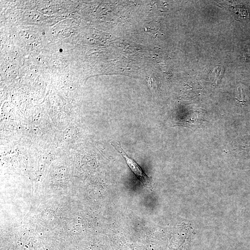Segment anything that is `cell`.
Segmentation results:
<instances>
[{"label": "cell", "mask_w": 250, "mask_h": 250, "mask_svg": "<svg viewBox=\"0 0 250 250\" xmlns=\"http://www.w3.org/2000/svg\"><path fill=\"white\" fill-rule=\"evenodd\" d=\"M111 145L114 148L117 150L118 151L122 156L123 157L126 161L127 164L129 167L131 169V171L135 175L136 178L138 179L139 181L141 182L145 187L147 189H151L153 186V182L151 178L148 177L146 174L144 172L139 164L127 155V153L124 151L122 147L121 143L119 142H113L111 143Z\"/></svg>", "instance_id": "obj_1"}, {"label": "cell", "mask_w": 250, "mask_h": 250, "mask_svg": "<svg viewBox=\"0 0 250 250\" xmlns=\"http://www.w3.org/2000/svg\"><path fill=\"white\" fill-rule=\"evenodd\" d=\"M60 51H61L62 52V49H60Z\"/></svg>", "instance_id": "obj_3"}, {"label": "cell", "mask_w": 250, "mask_h": 250, "mask_svg": "<svg viewBox=\"0 0 250 250\" xmlns=\"http://www.w3.org/2000/svg\"><path fill=\"white\" fill-rule=\"evenodd\" d=\"M75 135V131L73 127H69L64 130L63 135V139L66 141H72Z\"/></svg>", "instance_id": "obj_2"}]
</instances>
